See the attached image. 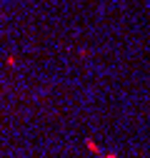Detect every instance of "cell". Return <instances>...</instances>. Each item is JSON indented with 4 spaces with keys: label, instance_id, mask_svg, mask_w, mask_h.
Segmentation results:
<instances>
[{
    "label": "cell",
    "instance_id": "1",
    "mask_svg": "<svg viewBox=\"0 0 150 158\" xmlns=\"http://www.w3.org/2000/svg\"><path fill=\"white\" fill-rule=\"evenodd\" d=\"M85 146H88V151H93V153H100V148L95 146V141H90V138H85ZM103 156V153H100Z\"/></svg>",
    "mask_w": 150,
    "mask_h": 158
},
{
    "label": "cell",
    "instance_id": "2",
    "mask_svg": "<svg viewBox=\"0 0 150 158\" xmlns=\"http://www.w3.org/2000/svg\"><path fill=\"white\" fill-rule=\"evenodd\" d=\"M103 158H118V156H115V153H105Z\"/></svg>",
    "mask_w": 150,
    "mask_h": 158
}]
</instances>
